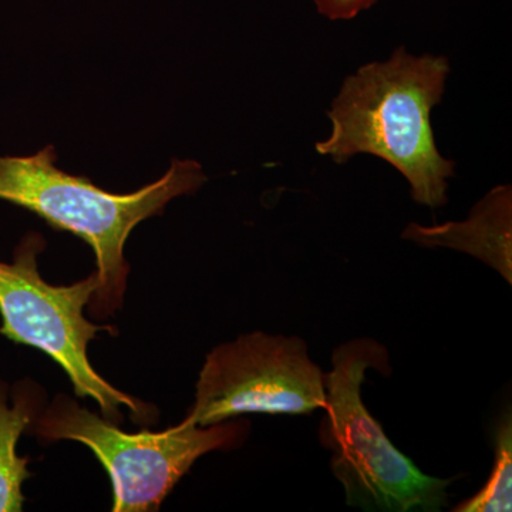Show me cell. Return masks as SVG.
<instances>
[{
    "label": "cell",
    "mask_w": 512,
    "mask_h": 512,
    "mask_svg": "<svg viewBox=\"0 0 512 512\" xmlns=\"http://www.w3.org/2000/svg\"><path fill=\"white\" fill-rule=\"evenodd\" d=\"M448 72L446 57H414L404 47L387 62L360 67L333 101L332 136L316 150L338 164L360 153L383 158L407 178L414 201L443 207L454 163L437 150L430 111L443 97Z\"/></svg>",
    "instance_id": "cell-1"
},
{
    "label": "cell",
    "mask_w": 512,
    "mask_h": 512,
    "mask_svg": "<svg viewBox=\"0 0 512 512\" xmlns=\"http://www.w3.org/2000/svg\"><path fill=\"white\" fill-rule=\"evenodd\" d=\"M56 158L52 146L32 156H0V201L39 215L93 249L99 288L89 311L104 319L123 306L130 274L124 247L133 229L161 214L174 198L194 194L207 175L197 161L174 160L156 183L131 194H113L86 177L64 173Z\"/></svg>",
    "instance_id": "cell-2"
},
{
    "label": "cell",
    "mask_w": 512,
    "mask_h": 512,
    "mask_svg": "<svg viewBox=\"0 0 512 512\" xmlns=\"http://www.w3.org/2000/svg\"><path fill=\"white\" fill-rule=\"evenodd\" d=\"M370 369L389 376V352L375 339L357 338L335 349L325 373L319 440L332 453L330 467L345 488L346 504L370 512L443 511L453 480L423 473L384 434L362 399Z\"/></svg>",
    "instance_id": "cell-3"
},
{
    "label": "cell",
    "mask_w": 512,
    "mask_h": 512,
    "mask_svg": "<svg viewBox=\"0 0 512 512\" xmlns=\"http://www.w3.org/2000/svg\"><path fill=\"white\" fill-rule=\"evenodd\" d=\"M45 248V238L29 232L15 248L13 261H0V335L55 360L69 376L74 394L93 399L111 423L124 420L121 407H127L138 423L154 420L153 406L120 392L90 365L89 343L97 332L111 329L94 325L84 316V308L99 288L96 271L73 285L47 284L39 272V256Z\"/></svg>",
    "instance_id": "cell-4"
},
{
    "label": "cell",
    "mask_w": 512,
    "mask_h": 512,
    "mask_svg": "<svg viewBox=\"0 0 512 512\" xmlns=\"http://www.w3.org/2000/svg\"><path fill=\"white\" fill-rule=\"evenodd\" d=\"M248 426L247 421L197 426L183 420L157 433L131 434L59 393L37 419L36 433L50 441H79L93 451L111 478V511L150 512L160 510L198 458L237 447Z\"/></svg>",
    "instance_id": "cell-5"
},
{
    "label": "cell",
    "mask_w": 512,
    "mask_h": 512,
    "mask_svg": "<svg viewBox=\"0 0 512 512\" xmlns=\"http://www.w3.org/2000/svg\"><path fill=\"white\" fill-rule=\"evenodd\" d=\"M325 404V373L305 340L254 332L208 353L184 420L211 426L251 413L311 414Z\"/></svg>",
    "instance_id": "cell-6"
},
{
    "label": "cell",
    "mask_w": 512,
    "mask_h": 512,
    "mask_svg": "<svg viewBox=\"0 0 512 512\" xmlns=\"http://www.w3.org/2000/svg\"><path fill=\"white\" fill-rule=\"evenodd\" d=\"M403 238L424 247H447L476 256L512 284L511 187L494 188L464 222L436 227L410 224Z\"/></svg>",
    "instance_id": "cell-7"
},
{
    "label": "cell",
    "mask_w": 512,
    "mask_h": 512,
    "mask_svg": "<svg viewBox=\"0 0 512 512\" xmlns=\"http://www.w3.org/2000/svg\"><path fill=\"white\" fill-rule=\"evenodd\" d=\"M39 393L25 383L8 404V384L0 380V512L23 510L22 485L30 477L28 458L19 457L16 446L23 431L35 420L40 407Z\"/></svg>",
    "instance_id": "cell-8"
},
{
    "label": "cell",
    "mask_w": 512,
    "mask_h": 512,
    "mask_svg": "<svg viewBox=\"0 0 512 512\" xmlns=\"http://www.w3.org/2000/svg\"><path fill=\"white\" fill-rule=\"evenodd\" d=\"M494 468L487 484L468 498L456 512H510L512 510V423L511 413L503 414L494 433Z\"/></svg>",
    "instance_id": "cell-9"
},
{
    "label": "cell",
    "mask_w": 512,
    "mask_h": 512,
    "mask_svg": "<svg viewBox=\"0 0 512 512\" xmlns=\"http://www.w3.org/2000/svg\"><path fill=\"white\" fill-rule=\"evenodd\" d=\"M320 15L330 20H349L375 5L377 0H313Z\"/></svg>",
    "instance_id": "cell-10"
}]
</instances>
